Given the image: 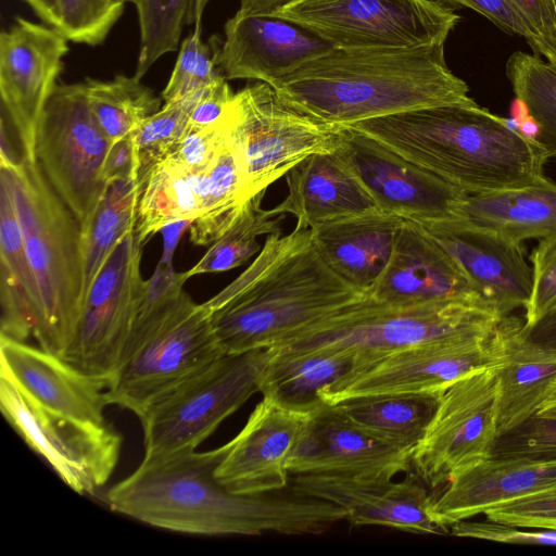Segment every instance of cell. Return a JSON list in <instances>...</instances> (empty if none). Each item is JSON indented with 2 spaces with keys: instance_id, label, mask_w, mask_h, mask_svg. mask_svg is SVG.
<instances>
[{
  "instance_id": "6da1fadb",
  "label": "cell",
  "mask_w": 556,
  "mask_h": 556,
  "mask_svg": "<svg viewBox=\"0 0 556 556\" xmlns=\"http://www.w3.org/2000/svg\"><path fill=\"white\" fill-rule=\"evenodd\" d=\"M226 444L144 456L106 493L111 509L161 529L201 535L319 534L345 519L327 501L296 495H240L215 477Z\"/></svg>"
},
{
  "instance_id": "7a4b0ae2",
  "label": "cell",
  "mask_w": 556,
  "mask_h": 556,
  "mask_svg": "<svg viewBox=\"0 0 556 556\" xmlns=\"http://www.w3.org/2000/svg\"><path fill=\"white\" fill-rule=\"evenodd\" d=\"M371 295L324 260L311 228L269 233L254 261L203 303L225 354L270 349Z\"/></svg>"
},
{
  "instance_id": "3957f363",
  "label": "cell",
  "mask_w": 556,
  "mask_h": 556,
  "mask_svg": "<svg viewBox=\"0 0 556 556\" xmlns=\"http://www.w3.org/2000/svg\"><path fill=\"white\" fill-rule=\"evenodd\" d=\"M271 87L290 106L336 126L421 108L478 105L447 66L444 45L334 48Z\"/></svg>"
},
{
  "instance_id": "277c9868",
  "label": "cell",
  "mask_w": 556,
  "mask_h": 556,
  "mask_svg": "<svg viewBox=\"0 0 556 556\" xmlns=\"http://www.w3.org/2000/svg\"><path fill=\"white\" fill-rule=\"evenodd\" d=\"M386 146L468 194L541 182L548 154L479 105L409 110L343 126Z\"/></svg>"
},
{
  "instance_id": "5b68a950",
  "label": "cell",
  "mask_w": 556,
  "mask_h": 556,
  "mask_svg": "<svg viewBox=\"0 0 556 556\" xmlns=\"http://www.w3.org/2000/svg\"><path fill=\"white\" fill-rule=\"evenodd\" d=\"M2 137V136H1ZM1 138L0 173L9 180L28 262L40 298L33 336L61 356L72 342L85 303L81 226L37 161H17Z\"/></svg>"
},
{
  "instance_id": "8992f818",
  "label": "cell",
  "mask_w": 556,
  "mask_h": 556,
  "mask_svg": "<svg viewBox=\"0 0 556 556\" xmlns=\"http://www.w3.org/2000/svg\"><path fill=\"white\" fill-rule=\"evenodd\" d=\"M504 318L491 304L478 298L390 306L370 295L270 349L352 355L391 352L489 332Z\"/></svg>"
},
{
  "instance_id": "52a82bcc",
  "label": "cell",
  "mask_w": 556,
  "mask_h": 556,
  "mask_svg": "<svg viewBox=\"0 0 556 556\" xmlns=\"http://www.w3.org/2000/svg\"><path fill=\"white\" fill-rule=\"evenodd\" d=\"M224 354L205 306L184 291L130 339L124 363L105 391L108 403L131 410L139 418L153 403Z\"/></svg>"
},
{
  "instance_id": "ba28073f",
  "label": "cell",
  "mask_w": 556,
  "mask_h": 556,
  "mask_svg": "<svg viewBox=\"0 0 556 556\" xmlns=\"http://www.w3.org/2000/svg\"><path fill=\"white\" fill-rule=\"evenodd\" d=\"M522 323L506 316L493 330L405 349L355 354L352 368L327 386V404L354 396L389 393L441 394L465 375L502 365Z\"/></svg>"
},
{
  "instance_id": "9c48e42d",
  "label": "cell",
  "mask_w": 556,
  "mask_h": 556,
  "mask_svg": "<svg viewBox=\"0 0 556 556\" xmlns=\"http://www.w3.org/2000/svg\"><path fill=\"white\" fill-rule=\"evenodd\" d=\"M341 129L290 106L265 83L235 93L227 131L242 166L245 200L265 192L308 156L334 152Z\"/></svg>"
},
{
  "instance_id": "30bf717a",
  "label": "cell",
  "mask_w": 556,
  "mask_h": 556,
  "mask_svg": "<svg viewBox=\"0 0 556 556\" xmlns=\"http://www.w3.org/2000/svg\"><path fill=\"white\" fill-rule=\"evenodd\" d=\"M269 349L224 354L206 369L153 403L140 417L144 456L195 450L260 392Z\"/></svg>"
},
{
  "instance_id": "8fae6325",
  "label": "cell",
  "mask_w": 556,
  "mask_h": 556,
  "mask_svg": "<svg viewBox=\"0 0 556 556\" xmlns=\"http://www.w3.org/2000/svg\"><path fill=\"white\" fill-rule=\"evenodd\" d=\"M270 14L314 31L336 49L444 45L460 21L435 0H290Z\"/></svg>"
},
{
  "instance_id": "7c38bea8",
  "label": "cell",
  "mask_w": 556,
  "mask_h": 556,
  "mask_svg": "<svg viewBox=\"0 0 556 556\" xmlns=\"http://www.w3.org/2000/svg\"><path fill=\"white\" fill-rule=\"evenodd\" d=\"M110 147L88 104L84 84H56L39 121L35 156L81 229L106 188L102 170Z\"/></svg>"
},
{
  "instance_id": "4fadbf2b",
  "label": "cell",
  "mask_w": 556,
  "mask_h": 556,
  "mask_svg": "<svg viewBox=\"0 0 556 556\" xmlns=\"http://www.w3.org/2000/svg\"><path fill=\"white\" fill-rule=\"evenodd\" d=\"M500 366L469 372L439 395L412 453V467L429 488L447 483L491 456L498 438Z\"/></svg>"
},
{
  "instance_id": "5bb4252c",
  "label": "cell",
  "mask_w": 556,
  "mask_h": 556,
  "mask_svg": "<svg viewBox=\"0 0 556 556\" xmlns=\"http://www.w3.org/2000/svg\"><path fill=\"white\" fill-rule=\"evenodd\" d=\"M1 412L16 433L75 492L94 494L112 476L122 437L105 424L49 410L0 377Z\"/></svg>"
},
{
  "instance_id": "9a60e30c",
  "label": "cell",
  "mask_w": 556,
  "mask_h": 556,
  "mask_svg": "<svg viewBox=\"0 0 556 556\" xmlns=\"http://www.w3.org/2000/svg\"><path fill=\"white\" fill-rule=\"evenodd\" d=\"M142 248L129 229L87 292L75 336L61 357L89 376L111 381L121 365L146 281Z\"/></svg>"
},
{
  "instance_id": "2e32d148",
  "label": "cell",
  "mask_w": 556,
  "mask_h": 556,
  "mask_svg": "<svg viewBox=\"0 0 556 556\" xmlns=\"http://www.w3.org/2000/svg\"><path fill=\"white\" fill-rule=\"evenodd\" d=\"M341 128L336 152L381 211L428 229L448 228L463 222L466 191L374 139L351 128Z\"/></svg>"
},
{
  "instance_id": "e0dca14e",
  "label": "cell",
  "mask_w": 556,
  "mask_h": 556,
  "mask_svg": "<svg viewBox=\"0 0 556 556\" xmlns=\"http://www.w3.org/2000/svg\"><path fill=\"white\" fill-rule=\"evenodd\" d=\"M67 41L58 28L23 17L0 35L1 108L20 139L22 155L30 161H36L39 121L62 72Z\"/></svg>"
},
{
  "instance_id": "ac0fdd59",
  "label": "cell",
  "mask_w": 556,
  "mask_h": 556,
  "mask_svg": "<svg viewBox=\"0 0 556 556\" xmlns=\"http://www.w3.org/2000/svg\"><path fill=\"white\" fill-rule=\"evenodd\" d=\"M391 477L295 475L291 492L341 507L353 526H384L413 533L445 534L432 518L433 498L421 483L408 476Z\"/></svg>"
},
{
  "instance_id": "d6986e66",
  "label": "cell",
  "mask_w": 556,
  "mask_h": 556,
  "mask_svg": "<svg viewBox=\"0 0 556 556\" xmlns=\"http://www.w3.org/2000/svg\"><path fill=\"white\" fill-rule=\"evenodd\" d=\"M412 453L365 432L333 405L324 403L308 414L287 470L294 476L393 478L412 467Z\"/></svg>"
},
{
  "instance_id": "ffe728a7",
  "label": "cell",
  "mask_w": 556,
  "mask_h": 556,
  "mask_svg": "<svg viewBox=\"0 0 556 556\" xmlns=\"http://www.w3.org/2000/svg\"><path fill=\"white\" fill-rule=\"evenodd\" d=\"M332 49L314 31L286 18L237 12L225 24L217 64L226 79H251L273 86Z\"/></svg>"
},
{
  "instance_id": "44dd1931",
  "label": "cell",
  "mask_w": 556,
  "mask_h": 556,
  "mask_svg": "<svg viewBox=\"0 0 556 556\" xmlns=\"http://www.w3.org/2000/svg\"><path fill=\"white\" fill-rule=\"evenodd\" d=\"M307 416L263 397L242 430L226 443L215 469L217 481L240 495L283 489L288 483L287 460Z\"/></svg>"
},
{
  "instance_id": "7402d4cb",
  "label": "cell",
  "mask_w": 556,
  "mask_h": 556,
  "mask_svg": "<svg viewBox=\"0 0 556 556\" xmlns=\"http://www.w3.org/2000/svg\"><path fill=\"white\" fill-rule=\"evenodd\" d=\"M0 377L42 407L76 419L104 422L108 379L89 376L61 356L0 336Z\"/></svg>"
},
{
  "instance_id": "603a6c76",
  "label": "cell",
  "mask_w": 556,
  "mask_h": 556,
  "mask_svg": "<svg viewBox=\"0 0 556 556\" xmlns=\"http://www.w3.org/2000/svg\"><path fill=\"white\" fill-rule=\"evenodd\" d=\"M425 229L502 316L527 306L532 268L526 261L522 244L462 223L443 229Z\"/></svg>"
},
{
  "instance_id": "cb8c5ba5",
  "label": "cell",
  "mask_w": 556,
  "mask_h": 556,
  "mask_svg": "<svg viewBox=\"0 0 556 556\" xmlns=\"http://www.w3.org/2000/svg\"><path fill=\"white\" fill-rule=\"evenodd\" d=\"M370 292L376 301L390 306L482 299L453 257L421 225L410 220L402 226L390 261Z\"/></svg>"
},
{
  "instance_id": "d4e9b609",
  "label": "cell",
  "mask_w": 556,
  "mask_h": 556,
  "mask_svg": "<svg viewBox=\"0 0 556 556\" xmlns=\"http://www.w3.org/2000/svg\"><path fill=\"white\" fill-rule=\"evenodd\" d=\"M446 484L431 508L445 530L505 502L556 491V458L489 457Z\"/></svg>"
},
{
  "instance_id": "484cf974",
  "label": "cell",
  "mask_w": 556,
  "mask_h": 556,
  "mask_svg": "<svg viewBox=\"0 0 556 556\" xmlns=\"http://www.w3.org/2000/svg\"><path fill=\"white\" fill-rule=\"evenodd\" d=\"M286 181L288 194L275 208L280 214H292L299 229L381 211L336 151L308 156L286 175Z\"/></svg>"
},
{
  "instance_id": "4316f807",
  "label": "cell",
  "mask_w": 556,
  "mask_h": 556,
  "mask_svg": "<svg viewBox=\"0 0 556 556\" xmlns=\"http://www.w3.org/2000/svg\"><path fill=\"white\" fill-rule=\"evenodd\" d=\"M405 220L377 211L330 219L311 229L328 265L354 288L370 291L390 261Z\"/></svg>"
},
{
  "instance_id": "83f0119b",
  "label": "cell",
  "mask_w": 556,
  "mask_h": 556,
  "mask_svg": "<svg viewBox=\"0 0 556 556\" xmlns=\"http://www.w3.org/2000/svg\"><path fill=\"white\" fill-rule=\"evenodd\" d=\"M0 336L25 341L38 324L40 298L10 184L0 173Z\"/></svg>"
},
{
  "instance_id": "f1b7e54d",
  "label": "cell",
  "mask_w": 556,
  "mask_h": 556,
  "mask_svg": "<svg viewBox=\"0 0 556 556\" xmlns=\"http://www.w3.org/2000/svg\"><path fill=\"white\" fill-rule=\"evenodd\" d=\"M462 216V224L519 244L556 237V184L545 178L520 189L468 194Z\"/></svg>"
},
{
  "instance_id": "f546056e",
  "label": "cell",
  "mask_w": 556,
  "mask_h": 556,
  "mask_svg": "<svg viewBox=\"0 0 556 556\" xmlns=\"http://www.w3.org/2000/svg\"><path fill=\"white\" fill-rule=\"evenodd\" d=\"M270 351L260 393L277 404L305 414L325 402L320 392L346 374L355 355L324 351Z\"/></svg>"
},
{
  "instance_id": "4dcf8cb0",
  "label": "cell",
  "mask_w": 556,
  "mask_h": 556,
  "mask_svg": "<svg viewBox=\"0 0 556 556\" xmlns=\"http://www.w3.org/2000/svg\"><path fill=\"white\" fill-rule=\"evenodd\" d=\"M522 324L498 367V437L535 416L556 381V351L527 340Z\"/></svg>"
},
{
  "instance_id": "1f68e13d",
  "label": "cell",
  "mask_w": 556,
  "mask_h": 556,
  "mask_svg": "<svg viewBox=\"0 0 556 556\" xmlns=\"http://www.w3.org/2000/svg\"><path fill=\"white\" fill-rule=\"evenodd\" d=\"M439 394L389 393L354 396L331 405L353 425L394 446L414 450L437 407Z\"/></svg>"
},
{
  "instance_id": "d6a6232c",
  "label": "cell",
  "mask_w": 556,
  "mask_h": 556,
  "mask_svg": "<svg viewBox=\"0 0 556 556\" xmlns=\"http://www.w3.org/2000/svg\"><path fill=\"white\" fill-rule=\"evenodd\" d=\"M203 170L185 169L169 159L151 168L137 186L134 231L141 245L167 224L200 215Z\"/></svg>"
},
{
  "instance_id": "836d02e7",
  "label": "cell",
  "mask_w": 556,
  "mask_h": 556,
  "mask_svg": "<svg viewBox=\"0 0 556 556\" xmlns=\"http://www.w3.org/2000/svg\"><path fill=\"white\" fill-rule=\"evenodd\" d=\"M247 201L242 166L227 131L216 156L203 170L201 213L189 225L190 242L212 244L236 220Z\"/></svg>"
},
{
  "instance_id": "e575fe53",
  "label": "cell",
  "mask_w": 556,
  "mask_h": 556,
  "mask_svg": "<svg viewBox=\"0 0 556 556\" xmlns=\"http://www.w3.org/2000/svg\"><path fill=\"white\" fill-rule=\"evenodd\" d=\"M88 104L111 143L129 136L142 121L161 109V99L137 76L116 75L83 83Z\"/></svg>"
},
{
  "instance_id": "d590c367",
  "label": "cell",
  "mask_w": 556,
  "mask_h": 556,
  "mask_svg": "<svg viewBox=\"0 0 556 556\" xmlns=\"http://www.w3.org/2000/svg\"><path fill=\"white\" fill-rule=\"evenodd\" d=\"M137 186L134 180H117L106 186L85 228L83 252L85 263V299L103 264L135 224Z\"/></svg>"
},
{
  "instance_id": "8d00e7d4",
  "label": "cell",
  "mask_w": 556,
  "mask_h": 556,
  "mask_svg": "<svg viewBox=\"0 0 556 556\" xmlns=\"http://www.w3.org/2000/svg\"><path fill=\"white\" fill-rule=\"evenodd\" d=\"M265 192L251 198L243 205L239 216L228 229L217 238L200 261L182 271L185 278L203 274L230 270L244 264L261 251L257 237L280 230L286 214L277 210H265L261 203Z\"/></svg>"
},
{
  "instance_id": "74e56055",
  "label": "cell",
  "mask_w": 556,
  "mask_h": 556,
  "mask_svg": "<svg viewBox=\"0 0 556 556\" xmlns=\"http://www.w3.org/2000/svg\"><path fill=\"white\" fill-rule=\"evenodd\" d=\"M505 70L516 99L540 127L536 141L549 159L556 156V70L523 51L514 52Z\"/></svg>"
},
{
  "instance_id": "f35d334b",
  "label": "cell",
  "mask_w": 556,
  "mask_h": 556,
  "mask_svg": "<svg viewBox=\"0 0 556 556\" xmlns=\"http://www.w3.org/2000/svg\"><path fill=\"white\" fill-rule=\"evenodd\" d=\"M203 90L165 102L163 108L142 121L129 135L134 155L132 180L136 186L152 167L174 151L188 127L191 110Z\"/></svg>"
},
{
  "instance_id": "ab89813d",
  "label": "cell",
  "mask_w": 556,
  "mask_h": 556,
  "mask_svg": "<svg viewBox=\"0 0 556 556\" xmlns=\"http://www.w3.org/2000/svg\"><path fill=\"white\" fill-rule=\"evenodd\" d=\"M137 10L140 50L135 76H142L164 54L176 51L185 25L193 24L195 0H127Z\"/></svg>"
},
{
  "instance_id": "60d3db41",
  "label": "cell",
  "mask_w": 556,
  "mask_h": 556,
  "mask_svg": "<svg viewBox=\"0 0 556 556\" xmlns=\"http://www.w3.org/2000/svg\"><path fill=\"white\" fill-rule=\"evenodd\" d=\"M217 42L202 41L201 25H195L182 41L169 80L161 93L164 102L188 97L226 78L217 64Z\"/></svg>"
},
{
  "instance_id": "b9f144b4",
  "label": "cell",
  "mask_w": 556,
  "mask_h": 556,
  "mask_svg": "<svg viewBox=\"0 0 556 556\" xmlns=\"http://www.w3.org/2000/svg\"><path fill=\"white\" fill-rule=\"evenodd\" d=\"M125 4L114 0H58V28L68 40L100 45L119 18Z\"/></svg>"
},
{
  "instance_id": "7bdbcfd3",
  "label": "cell",
  "mask_w": 556,
  "mask_h": 556,
  "mask_svg": "<svg viewBox=\"0 0 556 556\" xmlns=\"http://www.w3.org/2000/svg\"><path fill=\"white\" fill-rule=\"evenodd\" d=\"M490 457L556 458V417L535 415L501 434Z\"/></svg>"
},
{
  "instance_id": "ee69618b",
  "label": "cell",
  "mask_w": 556,
  "mask_h": 556,
  "mask_svg": "<svg viewBox=\"0 0 556 556\" xmlns=\"http://www.w3.org/2000/svg\"><path fill=\"white\" fill-rule=\"evenodd\" d=\"M492 521L528 529H556V491L534 494L488 508Z\"/></svg>"
},
{
  "instance_id": "f6af8a7d",
  "label": "cell",
  "mask_w": 556,
  "mask_h": 556,
  "mask_svg": "<svg viewBox=\"0 0 556 556\" xmlns=\"http://www.w3.org/2000/svg\"><path fill=\"white\" fill-rule=\"evenodd\" d=\"M530 258L532 288L523 326L532 325L556 301V237L540 239Z\"/></svg>"
},
{
  "instance_id": "bcb514c9",
  "label": "cell",
  "mask_w": 556,
  "mask_h": 556,
  "mask_svg": "<svg viewBox=\"0 0 556 556\" xmlns=\"http://www.w3.org/2000/svg\"><path fill=\"white\" fill-rule=\"evenodd\" d=\"M227 137V115L223 122L210 127L188 125L174 151L166 157L188 170H203L216 156Z\"/></svg>"
},
{
  "instance_id": "7dc6e473",
  "label": "cell",
  "mask_w": 556,
  "mask_h": 556,
  "mask_svg": "<svg viewBox=\"0 0 556 556\" xmlns=\"http://www.w3.org/2000/svg\"><path fill=\"white\" fill-rule=\"evenodd\" d=\"M451 534L511 544L556 545V529H528L505 523L462 520L453 523Z\"/></svg>"
},
{
  "instance_id": "c3c4849f",
  "label": "cell",
  "mask_w": 556,
  "mask_h": 556,
  "mask_svg": "<svg viewBox=\"0 0 556 556\" xmlns=\"http://www.w3.org/2000/svg\"><path fill=\"white\" fill-rule=\"evenodd\" d=\"M187 279L173 264L159 262L152 276L144 281L134 324L144 321L173 303L185 290Z\"/></svg>"
},
{
  "instance_id": "681fc988",
  "label": "cell",
  "mask_w": 556,
  "mask_h": 556,
  "mask_svg": "<svg viewBox=\"0 0 556 556\" xmlns=\"http://www.w3.org/2000/svg\"><path fill=\"white\" fill-rule=\"evenodd\" d=\"M446 5L467 7L490 20L501 29L523 37L532 51L541 55L539 37L525 21L511 0H435Z\"/></svg>"
},
{
  "instance_id": "f907efd6",
  "label": "cell",
  "mask_w": 556,
  "mask_h": 556,
  "mask_svg": "<svg viewBox=\"0 0 556 556\" xmlns=\"http://www.w3.org/2000/svg\"><path fill=\"white\" fill-rule=\"evenodd\" d=\"M525 21L539 37L541 55L556 70L555 0H511Z\"/></svg>"
},
{
  "instance_id": "816d5d0a",
  "label": "cell",
  "mask_w": 556,
  "mask_h": 556,
  "mask_svg": "<svg viewBox=\"0 0 556 556\" xmlns=\"http://www.w3.org/2000/svg\"><path fill=\"white\" fill-rule=\"evenodd\" d=\"M233 94L226 78L205 88L191 110L188 125L202 128L219 124L227 115Z\"/></svg>"
},
{
  "instance_id": "f5cc1de1",
  "label": "cell",
  "mask_w": 556,
  "mask_h": 556,
  "mask_svg": "<svg viewBox=\"0 0 556 556\" xmlns=\"http://www.w3.org/2000/svg\"><path fill=\"white\" fill-rule=\"evenodd\" d=\"M134 155L130 137L113 143L104 161L102 178L108 186L117 180H132Z\"/></svg>"
},
{
  "instance_id": "db71d44e",
  "label": "cell",
  "mask_w": 556,
  "mask_h": 556,
  "mask_svg": "<svg viewBox=\"0 0 556 556\" xmlns=\"http://www.w3.org/2000/svg\"><path fill=\"white\" fill-rule=\"evenodd\" d=\"M521 331L527 340L556 351V301L532 325L522 324Z\"/></svg>"
},
{
  "instance_id": "11a10c76",
  "label": "cell",
  "mask_w": 556,
  "mask_h": 556,
  "mask_svg": "<svg viewBox=\"0 0 556 556\" xmlns=\"http://www.w3.org/2000/svg\"><path fill=\"white\" fill-rule=\"evenodd\" d=\"M191 220L181 219L167 224L160 231L163 237V252L159 262L173 264V257L181 235L188 231Z\"/></svg>"
},
{
  "instance_id": "9f6ffc18",
  "label": "cell",
  "mask_w": 556,
  "mask_h": 556,
  "mask_svg": "<svg viewBox=\"0 0 556 556\" xmlns=\"http://www.w3.org/2000/svg\"><path fill=\"white\" fill-rule=\"evenodd\" d=\"M290 0H240V14H270Z\"/></svg>"
},
{
  "instance_id": "6f0895ef",
  "label": "cell",
  "mask_w": 556,
  "mask_h": 556,
  "mask_svg": "<svg viewBox=\"0 0 556 556\" xmlns=\"http://www.w3.org/2000/svg\"><path fill=\"white\" fill-rule=\"evenodd\" d=\"M39 17L53 27L58 26V0H24Z\"/></svg>"
},
{
  "instance_id": "680465c9",
  "label": "cell",
  "mask_w": 556,
  "mask_h": 556,
  "mask_svg": "<svg viewBox=\"0 0 556 556\" xmlns=\"http://www.w3.org/2000/svg\"><path fill=\"white\" fill-rule=\"evenodd\" d=\"M536 415L556 417V381L549 387Z\"/></svg>"
},
{
  "instance_id": "91938a15",
  "label": "cell",
  "mask_w": 556,
  "mask_h": 556,
  "mask_svg": "<svg viewBox=\"0 0 556 556\" xmlns=\"http://www.w3.org/2000/svg\"><path fill=\"white\" fill-rule=\"evenodd\" d=\"M212 0H195L193 10V24L201 25L202 15L206 4Z\"/></svg>"
},
{
  "instance_id": "94428289",
  "label": "cell",
  "mask_w": 556,
  "mask_h": 556,
  "mask_svg": "<svg viewBox=\"0 0 556 556\" xmlns=\"http://www.w3.org/2000/svg\"><path fill=\"white\" fill-rule=\"evenodd\" d=\"M116 3H119V4H125L127 2V0H114Z\"/></svg>"
},
{
  "instance_id": "6125c7cd",
  "label": "cell",
  "mask_w": 556,
  "mask_h": 556,
  "mask_svg": "<svg viewBox=\"0 0 556 556\" xmlns=\"http://www.w3.org/2000/svg\"><path fill=\"white\" fill-rule=\"evenodd\" d=\"M555 3H556V0H555Z\"/></svg>"
}]
</instances>
